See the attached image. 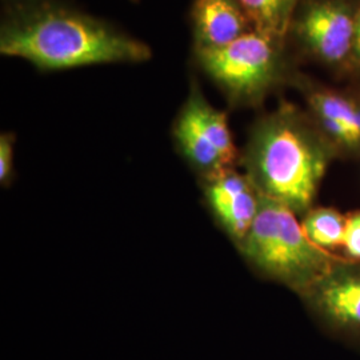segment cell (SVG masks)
<instances>
[{
	"mask_svg": "<svg viewBox=\"0 0 360 360\" xmlns=\"http://www.w3.org/2000/svg\"><path fill=\"white\" fill-rule=\"evenodd\" d=\"M0 53L40 71L99 65H134L151 47L115 23L68 0H1Z\"/></svg>",
	"mask_w": 360,
	"mask_h": 360,
	"instance_id": "6da1fadb",
	"label": "cell"
},
{
	"mask_svg": "<svg viewBox=\"0 0 360 360\" xmlns=\"http://www.w3.org/2000/svg\"><path fill=\"white\" fill-rule=\"evenodd\" d=\"M339 155L306 108L281 99L252 123L240 166L257 193L304 217Z\"/></svg>",
	"mask_w": 360,
	"mask_h": 360,
	"instance_id": "7a4b0ae2",
	"label": "cell"
},
{
	"mask_svg": "<svg viewBox=\"0 0 360 360\" xmlns=\"http://www.w3.org/2000/svg\"><path fill=\"white\" fill-rule=\"evenodd\" d=\"M290 208L260 195L257 218L238 247L259 276L300 296L345 257L314 245Z\"/></svg>",
	"mask_w": 360,
	"mask_h": 360,
	"instance_id": "3957f363",
	"label": "cell"
},
{
	"mask_svg": "<svg viewBox=\"0 0 360 360\" xmlns=\"http://www.w3.org/2000/svg\"><path fill=\"white\" fill-rule=\"evenodd\" d=\"M193 60L235 110L260 107L299 71L287 39L255 30L223 47L193 50Z\"/></svg>",
	"mask_w": 360,
	"mask_h": 360,
	"instance_id": "277c9868",
	"label": "cell"
},
{
	"mask_svg": "<svg viewBox=\"0 0 360 360\" xmlns=\"http://www.w3.org/2000/svg\"><path fill=\"white\" fill-rule=\"evenodd\" d=\"M171 136L176 153L198 178L240 166L242 151L233 141L229 115L210 103L196 77L190 79Z\"/></svg>",
	"mask_w": 360,
	"mask_h": 360,
	"instance_id": "5b68a950",
	"label": "cell"
},
{
	"mask_svg": "<svg viewBox=\"0 0 360 360\" xmlns=\"http://www.w3.org/2000/svg\"><path fill=\"white\" fill-rule=\"evenodd\" d=\"M360 0H300L287 32L299 60L347 75Z\"/></svg>",
	"mask_w": 360,
	"mask_h": 360,
	"instance_id": "8992f818",
	"label": "cell"
},
{
	"mask_svg": "<svg viewBox=\"0 0 360 360\" xmlns=\"http://www.w3.org/2000/svg\"><path fill=\"white\" fill-rule=\"evenodd\" d=\"M299 297L326 334L360 349V262L346 257Z\"/></svg>",
	"mask_w": 360,
	"mask_h": 360,
	"instance_id": "52a82bcc",
	"label": "cell"
},
{
	"mask_svg": "<svg viewBox=\"0 0 360 360\" xmlns=\"http://www.w3.org/2000/svg\"><path fill=\"white\" fill-rule=\"evenodd\" d=\"M339 158H360V89L339 90L297 71L291 82Z\"/></svg>",
	"mask_w": 360,
	"mask_h": 360,
	"instance_id": "ba28073f",
	"label": "cell"
},
{
	"mask_svg": "<svg viewBox=\"0 0 360 360\" xmlns=\"http://www.w3.org/2000/svg\"><path fill=\"white\" fill-rule=\"evenodd\" d=\"M207 210L236 248L257 218L260 193L238 167L198 178Z\"/></svg>",
	"mask_w": 360,
	"mask_h": 360,
	"instance_id": "9c48e42d",
	"label": "cell"
},
{
	"mask_svg": "<svg viewBox=\"0 0 360 360\" xmlns=\"http://www.w3.org/2000/svg\"><path fill=\"white\" fill-rule=\"evenodd\" d=\"M190 26L193 50L223 47L254 31L239 0H191Z\"/></svg>",
	"mask_w": 360,
	"mask_h": 360,
	"instance_id": "30bf717a",
	"label": "cell"
},
{
	"mask_svg": "<svg viewBox=\"0 0 360 360\" xmlns=\"http://www.w3.org/2000/svg\"><path fill=\"white\" fill-rule=\"evenodd\" d=\"M248 15L254 30L274 37L287 39L288 27L300 0H239Z\"/></svg>",
	"mask_w": 360,
	"mask_h": 360,
	"instance_id": "8fae6325",
	"label": "cell"
},
{
	"mask_svg": "<svg viewBox=\"0 0 360 360\" xmlns=\"http://www.w3.org/2000/svg\"><path fill=\"white\" fill-rule=\"evenodd\" d=\"M347 215L331 207H312L302 217V227L314 245L331 251L343 247Z\"/></svg>",
	"mask_w": 360,
	"mask_h": 360,
	"instance_id": "7c38bea8",
	"label": "cell"
},
{
	"mask_svg": "<svg viewBox=\"0 0 360 360\" xmlns=\"http://www.w3.org/2000/svg\"><path fill=\"white\" fill-rule=\"evenodd\" d=\"M15 144L16 135L10 131L0 135V184L1 187H10L15 180Z\"/></svg>",
	"mask_w": 360,
	"mask_h": 360,
	"instance_id": "4fadbf2b",
	"label": "cell"
},
{
	"mask_svg": "<svg viewBox=\"0 0 360 360\" xmlns=\"http://www.w3.org/2000/svg\"><path fill=\"white\" fill-rule=\"evenodd\" d=\"M342 248L348 260L360 262V210L347 215L346 236Z\"/></svg>",
	"mask_w": 360,
	"mask_h": 360,
	"instance_id": "5bb4252c",
	"label": "cell"
},
{
	"mask_svg": "<svg viewBox=\"0 0 360 360\" xmlns=\"http://www.w3.org/2000/svg\"><path fill=\"white\" fill-rule=\"evenodd\" d=\"M347 75H360V4L356 22H355V32L352 41V51L348 63Z\"/></svg>",
	"mask_w": 360,
	"mask_h": 360,
	"instance_id": "9a60e30c",
	"label": "cell"
},
{
	"mask_svg": "<svg viewBox=\"0 0 360 360\" xmlns=\"http://www.w3.org/2000/svg\"><path fill=\"white\" fill-rule=\"evenodd\" d=\"M131 1H134V3H138V1H139V0H131Z\"/></svg>",
	"mask_w": 360,
	"mask_h": 360,
	"instance_id": "2e32d148",
	"label": "cell"
},
{
	"mask_svg": "<svg viewBox=\"0 0 360 360\" xmlns=\"http://www.w3.org/2000/svg\"><path fill=\"white\" fill-rule=\"evenodd\" d=\"M359 89H360V83H359Z\"/></svg>",
	"mask_w": 360,
	"mask_h": 360,
	"instance_id": "e0dca14e",
	"label": "cell"
}]
</instances>
